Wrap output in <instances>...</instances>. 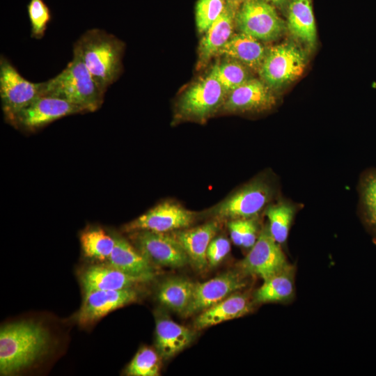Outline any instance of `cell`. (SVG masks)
Wrapping results in <instances>:
<instances>
[{"mask_svg": "<svg viewBox=\"0 0 376 376\" xmlns=\"http://www.w3.org/2000/svg\"><path fill=\"white\" fill-rule=\"evenodd\" d=\"M245 274L229 272L203 283L195 284L191 301L181 315L188 318L215 305L236 291L246 287Z\"/></svg>", "mask_w": 376, "mask_h": 376, "instance_id": "obj_13", "label": "cell"}, {"mask_svg": "<svg viewBox=\"0 0 376 376\" xmlns=\"http://www.w3.org/2000/svg\"><path fill=\"white\" fill-rule=\"evenodd\" d=\"M49 335L40 324L22 321L0 331V373L14 375L33 364L47 351Z\"/></svg>", "mask_w": 376, "mask_h": 376, "instance_id": "obj_1", "label": "cell"}, {"mask_svg": "<svg viewBox=\"0 0 376 376\" xmlns=\"http://www.w3.org/2000/svg\"><path fill=\"white\" fill-rule=\"evenodd\" d=\"M269 47L263 42L244 33H233L218 53L219 56L235 60L253 72L260 70Z\"/></svg>", "mask_w": 376, "mask_h": 376, "instance_id": "obj_20", "label": "cell"}, {"mask_svg": "<svg viewBox=\"0 0 376 376\" xmlns=\"http://www.w3.org/2000/svg\"><path fill=\"white\" fill-rule=\"evenodd\" d=\"M246 220V219H233L230 220L228 224L232 241L237 246H242Z\"/></svg>", "mask_w": 376, "mask_h": 376, "instance_id": "obj_34", "label": "cell"}, {"mask_svg": "<svg viewBox=\"0 0 376 376\" xmlns=\"http://www.w3.org/2000/svg\"><path fill=\"white\" fill-rule=\"evenodd\" d=\"M45 81L33 83L23 77L4 56L0 57V97L6 120L43 95Z\"/></svg>", "mask_w": 376, "mask_h": 376, "instance_id": "obj_8", "label": "cell"}, {"mask_svg": "<svg viewBox=\"0 0 376 376\" xmlns=\"http://www.w3.org/2000/svg\"><path fill=\"white\" fill-rule=\"evenodd\" d=\"M276 97L263 81L253 77L230 92L221 109L228 113H260L272 109Z\"/></svg>", "mask_w": 376, "mask_h": 376, "instance_id": "obj_14", "label": "cell"}, {"mask_svg": "<svg viewBox=\"0 0 376 376\" xmlns=\"http://www.w3.org/2000/svg\"><path fill=\"white\" fill-rule=\"evenodd\" d=\"M130 233L133 245L154 266L179 268L189 263L187 253L172 233L144 230Z\"/></svg>", "mask_w": 376, "mask_h": 376, "instance_id": "obj_9", "label": "cell"}, {"mask_svg": "<svg viewBox=\"0 0 376 376\" xmlns=\"http://www.w3.org/2000/svg\"><path fill=\"white\" fill-rule=\"evenodd\" d=\"M287 31L308 52L317 46L313 0H288L284 8Z\"/></svg>", "mask_w": 376, "mask_h": 376, "instance_id": "obj_17", "label": "cell"}, {"mask_svg": "<svg viewBox=\"0 0 376 376\" xmlns=\"http://www.w3.org/2000/svg\"><path fill=\"white\" fill-rule=\"evenodd\" d=\"M258 224L256 217L246 219L242 246L251 248L258 239Z\"/></svg>", "mask_w": 376, "mask_h": 376, "instance_id": "obj_35", "label": "cell"}, {"mask_svg": "<svg viewBox=\"0 0 376 376\" xmlns=\"http://www.w3.org/2000/svg\"><path fill=\"white\" fill-rule=\"evenodd\" d=\"M151 279L134 276L115 267L104 265H95L86 269L81 276L84 292L91 290H118L133 288L139 283Z\"/></svg>", "mask_w": 376, "mask_h": 376, "instance_id": "obj_18", "label": "cell"}, {"mask_svg": "<svg viewBox=\"0 0 376 376\" xmlns=\"http://www.w3.org/2000/svg\"><path fill=\"white\" fill-rule=\"evenodd\" d=\"M115 237L100 227L86 229L80 236L82 251L87 258L104 261L109 258L114 245Z\"/></svg>", "mask_w": 376, "mask_h": 376, "instance_id": "obj_27", "label": "cell"}, {"mask_svg": "<svg viewBox=\"0 0 376 376\" xmlns=\"http://www.w3.org/2000/svg\"><path fill=\"white\" fill-rule=\"evenodd\" d=\"M235 28L262 42L276 40L287 31L276 8L263 0H245L240 5Z\"/></svg>", "mask_w": 376, "mask_h": 376, "instance_id": "obj_7", "label": "cell"}, {"mask_svg": "<svg viewBox=\"0 0 376 376\" xmlns=\"http://www.w3.org/2000/svg\"><path fill=\"white\" fill-rule=\"evenodd\" d=\"M159 354L154 350L141 347L135 354L126 369L130 376H158L160 375Z\"/></svg>", "mask_w": 376, "mask_h": 376, "instance_id": "obj_30", "label": "cell"}, {"mask_svg": "<svg viewBox=\"0 0 376 376\" xmlns=\"http://www.w3.org/2000/svg\"><path fill=\"white\" fill-rule=\"evenodd\" d=\"M115 245L108 258V265L127 274L153 279L154 265L124 237L115 235Z\"/></svg>", "mask_w": 376, "mask_h": 376, "instance_id": "obj_22", "label": "cell"}, {"mask_svg": "<svg viewBox=\"0 0 376 376\" xmlns=\"http://www.w3.org/2000/svg\"><path fill=\"white\" fill-rule=\"evenodd\" d=\"M359 192L362 221L376 240V169L368 170L362 175Z\"/></svg>", "mask_w": 376, "mask_h": 376, "instance_id": "obj_26", "label": "cell"}, {"mask_svg": "<svg viewBox=\"0 0 376 376\" xmlns=\"http://www.w3.org/2000/svg\"><path fill=\"white\" fill-rule=\"evenodd\" d=\"M123 47V42L113 35L102 29H91L75 42L73 55L81 60L105 93L120 74Z\"/></svg>", "mask_w": 376, "mask_h": 376, "instance_id": "obj_2", "label": "cell"}, {"mask_svg": "<svg viewBox=\"0 0 376 376\" xmlns=\"http://www.w3.org/2000/svg\"><path fill=\"white\" fill-rule=\"evenodd\" d=\"M84 113L78 106L59 97L41 95L17 113L8 123L27 132H33L63 117Z\"/></svg>", "mask_w": 376, "mask_h": 376, "instance_id": "obj_12", "label": "cell"}, {"mask_svg": "<svg viewBox=\"0 0 376 376\" xmlns=\"http://www.w3.org/2000/svg\"><path fill=\"white\" fill-rule=\"evenodd\" d=\"M228 1L241 4L245 0H228Z\"/></svg>", "mask_w": 376, "mask_h": 376, "instance_id": "obj_37", "label": "cell"}, {"mask_svg": "<svg viewBox=\"0 0 376 376\" xmlns=\"http://www.w3.org/2000/svg\"><path fill=\"white\" fill-rule=\"evenodd\" d=\"M216 63L210 72L217 78L228 94L253 78V72L241 63L226 58Z\"/></svg>", "mask_w": 376, "mask_h": 376, "instance_id": "obj_29", "label": "cell"}, {"mask_svg": "<svg viewBox=\"0 0 376 376\" xmlns=\"http://www.w3.org/2000/svg\"><path fill=\"white\" fill-rule=\"evenodd\" d=\"M137 293L133 288L118 290H91L85 292L78 313L81 325L92 324L108 313L134 301Z\"/></svg>", "mask_w": 376, "mask_h": 376, "instance_id": "obj_15", "label": "cell"}, {"mask_svg": "<svg viewBox=\"0 0 376 376\" xmlns=\"http://www.w3.org/2000/svg\"><path fill=\"white\" fill-rule=\"evenodd\" d=\"M240 4L226 1L224 11L207 30L198 49V67H205L233 35L235 17Z\"/></svg>", "mask_w": 376, "mask_h": 376, "instance_id": "obj_16", "label": "cell"}, {"mask_svg": "<svg viewBox=\"0 0 376 376\" xmlns=\"http://www.w3.org/2000/svg\"><path fill=\"white\" fill-rule=\"evenodd\" d=\"M230 250L228 240L224 237L213 238L208 245L206 256L207 264L216 266L228 255Z\"/></svg>", "mask_w": 376, "mask_h": 376, "instance_id": "obj_33", "label": "cell"}, {"mask_svg": "<svg viewBox=\"0 0 376 376\" xmlns=\"http://www.w3.org/2000/svg\"><path fill=\"white\" fill-rule=\"evenodd\" d=\"M27 13L31 24V36L41 39L52 17L49 7L43 0H30Z\"/></svg>", "mask_w": 376, "mask_h": 376, "instance_id": "obj_32", "label": "cell"}, {"mask_svg": "<svg viewBox=\"0 0 376 376\" xmlns=\"http://www.w3.org/2000/svg\"><path fill=\"white\" fill-rule=\"evenodd\" d=\"M308 50L295 40H287L269 47L258 72L259 78L276 93L303 73L308 62Z\"/></svg>", "mask_w": 376, "mask_h": 376, "instance_id": "obj_4", "label": "cell"}, {"mask_svg": "<svg viewBox=\"0 0 376 376\" xmlns=\"http://www.w3.org/2000/svg\"><path fill=\"white\" fill-rule=\"evenodd\" d=\"M267 3H269L276 8L284 10L288 0H263Z\"/></svg>", "mask_w": 376, "mask_h": 376, "instance_id": "obj_36", "label": "cell"}, {"mask_svg": "<svg viewBox=\"0 0 376 376\" xmlns=\"http://www.w3.org/2000/svg\"><path fill=\"white\" fill-rule=\"evenodd\" d=\"M295 267L290 264L284 269L265 280L256 290L254 299L258 303H283L295 295Z\"/></svg>", "mask_w": 376, "mask_h": 376, "instance_id": "obj_24", "label": "cell"}, {"mask_svg": "<svg viewBox=\"0 0 376 376\" xmlns=\"http://www.w3.org/2000/svg\"><path fill=\"white\" fill-rule=\"evenodd\" d=\"M42 95L59 97L78 106L84 112H93L102 104L104 93L81 60L73 55L61 72L45 81Z\"/></svg>", "mask_w": 376, "mask_h": 376, "instance_id": "obj_3", "label": "cell"}, {"mask_svg": "<svg viewBox=\"0 0 376 376\" xmlns=\"http://www.w3.org/2000/svg\"><path fill=\"white\" fill-rule=\"evenodd\" d=\"M228 93L210 71L180 96L175 117L179 120L205 122L223 106Z\"/></svg>", "mask_w": 376, "mask_h": 376, "instance_id": "obj_5", "label": "cell"}, {"mask_svg": "<svg viewBox=\"0 0 376 376\" xmlns=\"http://www.w3.org/2000/svg\"><path fill=\"white\" fill-rule=\"evenodd\" d=\"M194 332L167 317L158 318L155 327V347L160 357L169 359L187 347Z\"/></svg>", "mask_w": 376, "mask_h": 376, "instance_id": "obj_23", "label": "cell"}, {"mask_svg": "<svg viewBox=\"0 0 376 376\" xmlns=\"http://www.w3.org/2000/svg\"><path fill=\"white\" fill-rule=\"evenodd\" d=\"M295 212V207L286 201H279L268 205L265 209L269 232L275 241L280 244L288 239Z\"/></svg>", "mask_w": 376, "mask_h": 376, "instance_id": "obj_28", "label": "cell"}, {"mask_svg": "<svg viewBox=\"0 0 376 376\" xmlns=\"http://www.w3.org/2000/svg\"><path fill=\"white\" fill-rule=\"evenodd\" d=\"M227 0H198L195 7V20L199 33H204L220 16Z\"/></svg>", "mask_w": 376, "mask_h": 376, "instance_id": "obj_31", "label": "cell"}, {"mask_svg": "<svg viewBox=\"0 0 376 376\" xmlns=\"http://www.w3.org/2000/svg\"><path fill=\"white\" fill-rule=\"evenodd\" d=\"M274 192L269 182L256 178L214 206L211 215L229 220L256 217L272 200Z\"/></svg>", "mask_w": 376, "mask_h": 376, "instance_id": "obj_6", "label": "cell"}, {"mask_svg": "<svg viewBox=\"0 0 376 376\" xmlns=\"http://www.w3.org/2000/svg\"><path fill=\"white\" fill-rule=\"evenodd\" d=\"M197 217V212L178 203L164 201L125 224L123 229L127 233L143 230L170 233L191 226Z\"/></svg>", "mask_w": 376, "mask_h": 376, "instance_id": "obj_11", "label": "cell"}, {"mask_svg": "<svg viewBox=\"0 0 376 376\" xmlns=\"http://www.w3.org/2000/svg\"><path fill=\"white\" fill-rule=\"evenodd\" d=\"M289 265L280 244L273 238L267 225L263 228L256 243L240 263L244 274L259 276L263 281Z\"/></svg>", "mask_w": 376, "mask_h": 376, "instance_id": "obj_10", "label": "cell"}, {"mask_svg": "<svg viewBox=\"0 0 376 376\" xmlns=\"http://www.w3.org/2000/svg\"><path fill=\"white\" fill-rule=\"evenodd\" d=\"M195 284L185 278H170L159 285L157 299L166 308L182 315L191 301Z\"/></svg>", "mask_w": 376, "mask_h": 376, "instance_id": "obj_25", "label": "cell"}, {"mask_svg": "<svg viewBox=\"0 0 376 376\" xmlns=\"http://www.w3.org/2000/svg\"><path fill=\"white\" fill-rule=\"evenodd\" d=\"M219 229V222L212 221L195 228L178 230L171 233L187 253L189 263L198 270H203L208 265L206 256L208 245Z\"/></svg>", "mask_w": 376, "mask_h": 376, "instance_id": "obj_19", "label": "cell"}, {"mask_svg": "<svg viewBox=\"0 0 376 376\" xmlns=\"http://www.w3.org/2000/svg\"><path fill=\"white\" fill-rule=\"evenodd\" d=\"M252 303L248 295L234 292L215 305L201 312L194 321L196 329H203L239 318L251 312Z\"/></svg>", "mask_w": 376, "mask_h": 376, "instance_id": "obj_21", "label": "cell"}]
</instances>
